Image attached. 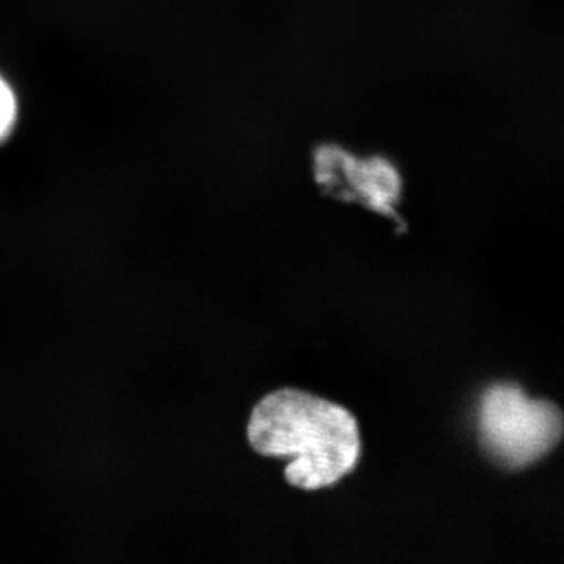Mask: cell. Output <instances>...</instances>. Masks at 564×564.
<instances>
[{
    "label": "cell",
    "instance_id": "obj_1",
    "mask_svg": "<svg viewBox=\"0 0 564 564\" xmlns=\"http://www.w3.org/2000/svg\"><path fill=\"white\" fill-rule=\"evenodd\" d=\"M249 442L260 455L293 457L285 479L300 490L336 485L362 455L357 419L346 408L299 389H280L256 405Z\"/></svg>",
    "mask_w": 564,
    "mask_h": 564
},
{
    "label": "cell",
    "instance_id": "obj_2",
    "mask_svg": "<svg viewBox=\"0 0 564 564\" xmlns=\"http://www.w3.org/2000/svg\"><path fill=\"white\" fill-rule=\"evenodd\" d=\"M480 437L497 463L522 469L549 455L563 435L560 408L530 400L516 383L491 386L482 397Z\"/></svg>",
    "mask_w": 564,
    "mask_h": 564
},
{
    "label": "cell",
    "instance_id": "obj_3",
    "mask_svg": "<svg viewBox=\"0 0 564 564\" xmlns=\"http://www.w3.org/2000/svg\"><path fill=\"white\" fill-rule=\"evenodd\" d=\"M318 182L336 196L357 199L383 216H394L391 205L399 202L400 180L386 161H358L338 150H327L318 158Z\"/></svg>",
    "mask_w": 564,
    "mask_h": 564
},
{
    "label": "cell",
    "instance_id": "obj_4",
    "mask_svg": "<svg viewBox=\"0 0 564 564\" xmlns=\"http://www.w3.org/2000/svg\"><path fill=\"white\" fill-rule=\"evenodd\" d=\"M19 107H17V97L11 90L10 83L0 75V143L10 138V133L15 128Z\"/></svg>",
    "mask_w": 564,
    "mask_h": 564
}]
</instances>
